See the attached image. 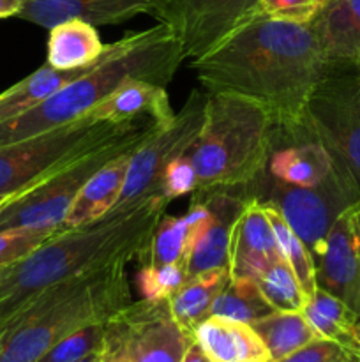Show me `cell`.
I'll use <instances>...</instances> for the list:
<instances>
[{
	"label": "cell",
	"instance_id": "1",
	"mask_svg": "<svg viewBox=\"0 0 360 362\" xmlns=\"http://www.w3.org/2000/svg\"><path fill=\"white\" fill-rule=\"evenodd\" d=\"M207 94H236L260 103L272 131L295 134L307 124V103L327 74L311 25L286 23L256 13L217 46L193 60Z\"/></svg>",
	"mask_w": 360,
	"mask_h": 362
},
{
	"label": "cell",
	"instance_id": "2",
	"mask_svg": "<svg viewBox=\"0 0 360 362\" xmlns=\"http://www.w3.org/2000/svg\"><path fill=\"white\" fill-rule=\"evenodd\" d=\"M168 204V198L150 194L87 226L62 230L27 258L7 267L0 278V336L52 286L136 258Z\"/></svg>",
	"mask_w": 360,
	"mask_h": 362
},
{
	"label": "cell",
	"instance_id": "3",
	"mask_svg": "<svg viewBox=\"0 0 360 362\" xmlns=\"http://www.w3.org/2000/svg\"><path fill=\"white\" fill-rule=\"evenodd\" d=\"M182 46L166 23L131 32L109 45L104 59L30 112L0 124V145L23 140L88 115L102 99L131 80L166 87L184 62Z\"/></svg>",
	"mask_w": 360,
	"mask_h": 362
},
{
	"label": "cell",
	"instance_id": "4",
	"mask_svg": "<svg viewBox=\"0 0 360 362\" xmlns=\"http://www.w3.org/2000/svg\"><path fill=\"white\" fill-rule=\"evenodd\" d=\"M126 260L90 271L46 290L0 336V362H37L73 332L131 303Z\"/></svg>",
	"mask_w": 360,
	"mask_h": 362
},
{
	"label": "cell",
	"instance_id": "5",
	"mask_svg": "<svg viewBox=\"0 0 360 362\" xmlns=\"http://www.w3.org/2000/svg\"><path fill=\"white\" fill-rule=\"evenodd\" d=\"M270 115L260 103L236 94H207L205 120L189 151L198 191L253 180L267 166Z\"/></svg>",
	"mask_w": 360,
	"mask_h": 362
},
{
	"label": "cell",
	"instance_id": "6",
	"mask_svg": "<svg viewBox=\"0 0 360 362\" xmlns=\"http://www.w3.org/2000/svg\"><path fill=\"white\" fill-rule=\"evenodd\" d=\"M157 126L159 122L155 120H143L127 133L90 148L80 158L66 163L32 186L7 198L0 205V232L62 226L87 180L116 156L140 148Z\"/></svg>",
	"mask_w": 360,
	"mask_h": 362
},
{
	"label": "cell",
	"instance_id": "7",
	"mask_svg": "<svg viewBox=\"0 0 360 362\" xmlns=\"http://www.w3.org/2000/svg\"><path fill=\"white\" fill-rule=\"evenodd\" d=\"M147 119L102 122L85 115L46 133L0 145V197H13L90 148L127 133Z\"/></svg>",
	"mask_w": 360,
	"mask_h": 362
},
{
	"label": "cell",
	"instance_id": "8",
	"mask_svg": "<svg viewBox=\"0 0 360 362\" xmlns=\"http://www.w3.org/2000/svg\"><path fill=\"white\" fill-rule=\"evenodd\" d=\"M224 189L246 202L254 200L275 209L306 244L314 265L337 216L360 202L341 179L321 187H300L279 182L265 170L249 182Z\"/></svg>",
	"mask_w": 360,
	"mask_h": 362
},
{
	"label": "cell",
	"instance_id": "9",
	"mask_svg": "<svg viewBox=\"0 0 360 362\" xmlns=\"http://www.w3.org/2000/svg\"><path fill=\"white\" fill-rule=\"evenodd\" d=\"M307 124L339 179L360 198V74H325L307 103Z\"/></svg>",
	"mask_w": 360,
	"mask_h": 362
},
{
	"label": "cell",
	"instance_id": "10",
	"mask_svg": "<svg viewBox=\"0 0 360 362\" xmlns=\"http://www.w3.org/2000/svg\"><path fill=\"white\" fill-rule=\"evenodd\" d=\"M193 341L168 300L140 299L106 320L101 354L126 362H180Z\"/></svg>",
	"mask_w": 360,
	"mask_h": 362
},
{
	"label": "cell",
	"instance_id": "11",
	"mask_svg": "<svg viewBox=\"0 0 360 362\" xmlns=\"http://www.w3.org/2000/svg\"><path fill=\"white\" fill-rule=\"evenodd\" d=\"M207 92H191L180 113L169 122L159 124L152 136L133 154L122 193L112 212L124 211L150 194H157L162 172L172 161L187 154L196 144L205 120Z\"/></svg>",
	"mask_w": 360,
	"mask_h": 362
},
{
	"label": "cell",
	"instance_id": "12",
	"mask_svg": "<svg viewBox=\"0 0 360 362\" xmlns=\"http://www.w3.org/2000/svg\"><path fill=\"white\" fill-rule=\"evenodd\" d=\"M258 13V0H169L161 23L172 27L184 59L196 60Z\"/></svg>",
	"mask_w": 360,
	"mask_h": 362
},
{
	"label": "cell",
	"instance_id": "13",
	"mask_svg": "<svg viewBox=\"0 0 360 362\" xmlns=\"http://www.w3.org/2000/svg\"><path fill=\"white\" fill-rule=\"evenodd\" d=\"M316 283L341 299L360 322V202L332 225L316 260Z\"/></svg>",
	"mask_w": 360,
	"mask_h": 362
},
{
	"label": "cell",
	"instance_id": "14",
	"mask_svg": "<svg viewBox=\"0 0 360 362\" xmlns=\"http://www.w3.org/2000/svg\"><path fill=\"white\" fill-rule=\"evenodd\" d=\"M265 172L289 186L321 187L339 179L330 154L306 124L295 134H281L270 127V152Z\"/></svg>",
	"mask_w": 360,
	"mask_h": 362
},
{
	"label": "cell",
	"instance_id": "15",
	"mask_svg": "<svg viewBox=\"0 0 360 362\" xmlns=\"http://www.w3.org/2000/svg\"><path fill=\"white\" fill-rule=\"evenodd\" d=\"M169 0H25L18 18L42 28H52L67 20L94 25H119L138 14L161 20Z\"/></svg>",
	"mask_w": 360,
	"mask_h": 362
},
{
	"label": "cell",
	"instance_id": "16",
	"mask_svg": "<svg viewBox=\"0 0 360 362\" xmlns=\"http://www.w3.org/2000/svg\"><path fill=\"white\" fill-rule=\"evenodd\" d=\"M284 260L263 205L249 200L236 219L229 243V276L258 279L270 265Z\"/></svg>",
	"mask_w": 360,
	"mask_h": 362
},
{
	"label": "cell",
	"instance_id": "17",
	"mask_svg": "<svg viewBox=\"0 0 360 362\" xmlns=\"http://www.w3.org/2000/svg\"><path fill=\"white\" fill-rule=\"evenodd\" d=\"M193 197L205 202L210 212V221L187 258L186 269L189 278L210 269L229 267V243L233 226L247 204L224 187L196 191Z\"/></svg>",
	"mask_w": 360,
	"mask_h": 362
},
{
	"label": "cell",
	"instance_id": "18",
	"mask_svg": "<svg viewBox=\"0 0 360 362\" xmlns=\"http://www.w3.org/2000/svg\"><path fill=\"white\" fill-rule=\"evenodd\" d=\"M328 73L360 74V0H327L311 21Z\"/></svg>",
	"mask_w": 360,
	"mask_h": 362
},
{
	"label": "cell",
	"instance_id": "19",
	"mask_svg": "<svg viewBox=\"0 0 360 362\" xmlns=\"http://www.w3.org/2000/svg\"><path fill=\"white\" fill-rule=\"evenodd\" d=\"M210 221V212L201 198L193 197L189 211L184 216H161L145 250L138 255L143 265H187L191 251Z\"/></svg>",
	"mask_w": 360,
	"mask_h": 362
},
{
	"label": "cell",
	"instance_id": "20",
	"mask_svg": "<svg viewBox=\"0 0 360 362\" xmlns=\"http://www.w3.org/2000/svg\"><path fill=\"white\" fill-rule=\"evenodd\" d=\"M210 362H270V354L253 325L210 315L193 332Z\"/></svg>",
	"mask_w": 360,
	"mask_h": 362
},
{
	"label": "cell",
	"instance_id": "21",
	"mask_svg": "<svg viewBox=\"0 0 360 362\" xmlns=\"http://www.w3.org/2000/svg\"><path fill=\"white\" fill-rule=\"evenodd\" d=\"M88 115L102 122H129L152 119L166 124L175 117L168 92L162 85L143 80H131L102 99Z\"/></svg>",
	"mask_w": 360,
	"mask_h": 362
},
{
	"label": "cell",
	"instance_id": "22",
	"mask_svg": "<svg viewBox=\"0 0 360 362\" xmlns=\"http://www.w3.org/2000/svg\"><path fill=\"white\" fill-rule=\"evenodd\" d=\"M138 151V148H136ZM136 151H127L106 163L101 170L87 180L78 193L69 214L64 219L62 230H74L87 226L115 209L122 193L124 180L129 170L131 158Z\"/></svg>",
	"mask_w": 360,
	"mask_h": 362
},
{
	"label": "cell",
	"instance_id": "23",
	"mask_svg": "<svg viewBox=\"0 0 360 362\" xmlns=\"http://www.w3.org/2000/svg\"><path fill=\"white\" fill-rule=\"evenodd\" d=\"M108 49L109 45H106V49L101 59L95 60L90 66L73 67V69H56V67L49 66V64H44L37 71L28 74L27 78L14 83L13 87L0 92V124L9 122V120L16 119V117L30 112L32 108L39 106L46 99H49L56 92L62 90L64 87L73 83L74 80L81 78L90 69H94L104 59Z\"/></svg>",
	"mask_w": 360,
	"mask_h": 362
},
{
	"label": "cell",
	"instance_id": "24",
	"mask_svg": "<svg viewBox=\"0 0 360 362\" xmlns=\"http://www.w3.org/2000/svg\"><path fill=\"white\" fill-rule=\"evenodd\" d=\"M229 281V267H217L200 272L187 279L168 299L169 310L176 324L189 336L194 329L210 317L212 306L226 283Z\"/></svg>",
	"mask_w": 360,
	"mask_h": 362
},
{
	"label": "cell",
	"instance_id": "25",
	"mask_svg": "<svg viewBox=\"0 0 360 362\" xmlns=\"http://www.w3.org/2000/svg\"><path fill=\"white\" fill-rule=\"evenodd\" d=\"M99 32L94 25L81 20H67L49 28L46 64L56 69L90 66L104 53Z\"/></svg>",
	"mask_w": 360,
	"mask_h": 362
},
{
	"label": "cell",
	"instance_id": "26",
	"mask_svg": "<svg viewBox=\"0 0 360 362\" xmlns=\"http://www.w3.org/2000/svg\"><path fill=\"white\" fill-rule=\"evenodd\" d=\"M302 313L318 338L330 339L360 352L359 332H356L359 318L341 299L318 286L316 292L307 299Z\"/></svg>",
	"mask_w": 360,
	"mask_h": 362
},
{
	"label": "cell",
	"instance_id": "27",
	"mask_svg": "<svg viewBox=\"0 0 360 362\" xmlns=\"http://www.w3.org/2000/svg\"><path fill=\"white\" fill-rule=\"evenodd\" d=\"M251 325L267 346L270 362L292 356L318 338L304 313L272 311L270 315L253 322Z\"/></svg>",
	"mask_w": 360,
	"mask_h": 362
},
{
	"label": "cell",
	"instance_id": "28",
	"mask_svg": "<svg viewBox=\"0 0 360 362\" xmlns=\"http://www.w3.org/2000/svg\"><path fill=\"white\" fill-rule=\"evenodd\" d=\"M272 311L274 310L265 300L256 279L229 276V281L215 299L210 315L253 324L270 315Z\"/></svg>",
	"mask_w": 360,
	"mask_h": 362
},
{
	"label": "cell",
	"instance_id": "29",
	"mask_svg": "<svg viewBox=\"0 0 360 362\" xmlns=\"http://www.w3.org/2000/svg\"><path fill=\"white\" fill-rule=\"evenodd\" d=\"M263 209L265 212H267L268 219H270L275 239H277L279 247H281L282 258H284V260L288 262L289 267L293 269L300 286H302L304 293H306V297L309 299L318 288L316 265H314V260L313 257H311L309 250H307L306 244L300 240V237L293 232L292 226L284 221V218H282L275 209L268 207V205H263Z\"/></svg>",
	"mask_w": 360,
	"mask_h": 362
},
{
	"label": "cell",
	"instance_id": "30",
	"mask_svg": "<svg viewBox=\"0 0 360 362\" xmlns=\"http://www.w3.org/2000/svg\"><path fill=\"white\" fill-rule=\"evenodd\" d=\"M256 281L265 300L274 311H288V313L304 311L307 297L286 260L270 265Z\"/></svg>",
	"mask_w": 360,
	"mask_h": 362
},
{
	"label": "cell",
	"instance_id": "31",
	"mask_svg": "<svg viewBox=\"0 0 360 362\" xmlns=\"http://www.w3.org/2000/svg\"><path fill=\"white\" fill-rule=\"evenodd\" d=\"M189 279L186 265H143L138 272L136 286L141 299L168 300Z\"/></svg>",
	"mask_w": 360,
	"mask_h": 362
},
{
	"label": "cell",
	"instance_id": "32",
	"mask_svg": "<svg viewBox=\"0 0 360 362\" xmlns=\"http://www.w3.org/2000/svg\"><path fill=\"white\" fill-rule=\"evenodd\" d=\"M104 324L106 322H97V324L81 327L80 331L73 332L62 341L53 345L37 362H78L97 352L102 349Z\"/></svg>",
	"mask_w": 360,
	"mask_h": 362
},
{
	"label": "cell",
	"instance_id": "33",
	"mask_svg": "<svg viewBox=\"0 0 360 362\" xmlns=\"http://www.w3.org/2000/svg\"><path fill=\"white\" fill-rule=\"evenodd\" d=\"M62 232L56 228H14L0 232V269L18 264L34 253L41 244Z\"/></svg>",
	"mask_w": 360,
	"mask_h": 362
},
{
	"label": "cell",
	"instance_id": "34",
	"mask_svg": "<svg viewBox=\"0 0 360 362\" xmlns=\"http://www.w3.org/2000/svg\"><path fill=\"white\" fill-rule=\"evenodd\" d=\"M327 0H258V13L270 20L309 25Z\"/></svg>",
	"mask_w": 360,
	"mask_h": 362
},
{
	"label": "cell",
	"instance_id": "35",
	"mask_svg": "<svg viewBox=\"0 0 360 362\" xmlns=\"http://www.w3.org/2000/svg\"><path fill=\"white\" fill-rule=\"evenodd\" d=\"M198 191V177L194 170L193 161H191L189 152L175 161L169 163L166 170L162 172L161 179L157 184V194L168 198L169 202L175 198L193 194Z\"/></svg>",
	"mask_w": 360,
	"mask_h": 362
},
{
	"label": "cell",
	"instance_id": "36",
	"mask_svg": "<svg viewBox=\"0 0 360 362\" xmlns=\"http://www.w3.org/2000/svg\"><path fill=\"white\" fill-rule=\"evenodd\" d=\"M272 362H360V352L330 339L316 338L292 356Z\"/></svg>",
	"mask_w": 360,
	"mask_h": 362
},
{
	"label": "cell",
	"instance_id": "37",
	"mask_svg": "<svg viewBox=\"0 0 360 362\" xmlns=\"http://www.w3.org/2000/svg\"><path fill=\"white\" fill-rule=\"evenodd\" d=\"M25 6V0H0V20L18 16Z\"/></svg>",
	"mask_w": 360,
	"mask_h": 362
},
{
	"label": "cell",
	"instance_id": "38",
	"mask_svg": "<svg viewBox=\"0 0 360 362\" xmlns=\"http://www.w3.org/2000/svg\"><path fill=\"white\" fill-rule=\"evenodd\" d=\"M180 362H210L207 359V356L203 354V350L200 349V345H198L196 341H193L189 345V349L186 350V354H184L182 361Z\"/></svg>",
	"mask_w": 360,
	"mask_h": 362
},
{
	"label": "cell",
	"instance_id": "39",
	"mask_svg": "<svg viewBox=\"0 0 360 362\" xmlns=\"http://www.w3.org/2000/svg\"><path fill=\"white\" fill-rule=\"evenodd\" d=\"M78 362H101V350H97V352L90 354V356H87L85 359L78 361Z\"/></svg>",
	"mask_w": 360,
	"mask_h": 362
},
{
	"label": "cell",
	"instance_id": "40",
	"mask_svg": "<svg viewBox=\"0 0 360 362\" xmlns=\"http://www.w3.org/2000/svg\"><path fill=\"white\" fill-rule=\"evenodd\" d=\"M101 362H126L124 359H116V357H106L101 354Z\"/></svg>",
	"mask_w": 360,
	"mask_h": 362
},
{
	"label": "cell",
	"instance_id": "41",
	"mask_svg": "<svg viewBox=\"0 0 360 362\" xmlns=\"http://www.w3.org/2000/svg\"><path fill=\"white\" fill-rule=\"evenodd\" d=\"M7 198H9V197H0V205H2V204H4V202H6V200H7Z\"/></svg>",
	"mask_w": 360,
	"mask_h": 362
},
{
	"label": "cell",
	"instance_id": "42",
	"mask_svg": "<svg viewBox=\"0 0 360 362\" xmlns=\"http://www.w3.org/2000/svg\"><path fill=\"white\" fill-rule=\"evenodd\" d=\"M356 332H359V341H360V322H359V325H356Z\"/></svg>",
	"mask_w": 360,
	"mask_h": 362
},
{
	"label": "cell",
	"instance_id": "43",
	"mask_svg": "<svg viewBox=\"0 0 360 362\" xmlns=\"http://www.w3.org/2000/svg\"><path fill=\"white\" fill-rule=\"evenodd\" d=\"M6 269H7V267H4V269H0V278H2V276H4V272H6Z\"/></svg>",
	"mask_w": 360,
	"mask_h": 362
}]
</instances>
